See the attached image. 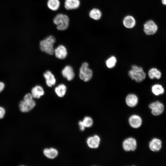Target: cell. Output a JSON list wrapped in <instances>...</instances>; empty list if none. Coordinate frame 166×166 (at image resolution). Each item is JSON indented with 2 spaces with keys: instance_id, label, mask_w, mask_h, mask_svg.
Returning <instances> with one entry per match:
<instances>
[{
  "instance_id": "obj_1",
  "label": "cell",
  "mask_w": 166,
  "mask_h": 166,
  "mask_svg": "<svg viewBox=\"0 0 166 166\" xmlns=\"http://www.w3.org/2000/svg\"><path fill=\"white\" fill-rule=\"evenodd\" d=\"M56 39L53 36H49L40 42L41 50L48 54L52 55L54 54L53 45L56 42Z\"/></svg>"
},
{
  "instance_id": "obj_2",
  "label": "cell",
  "mask_w": 166,
  "mask_h": 166,
  "mask_svg": "<svg viewBox=\"0 0 166 166\" xmlns=\"http://www.w3.org/2000/svg\"><path fill=\"white\" fill-rule=\"evenodd\" d=\"M30 93H28L25 95L23 100L21 101L19 104L20 109L21 112H27L34 107L36 103Z\"/></svg>"
},
{
  "instance_id": "obj_3",
  "label": "cell",
  "mask_w": 166,
  "mask_h": 166,
  "mask_svg": "<svg viewBox=\"0 0 166 166\" xmlns=\"http://www.w3.org/2000/svg\"><path fill=\"white\" fill-rule=\"evenodd\" d=\"M53 22L57 26L58 30L64 31L66 30L69 26V18L66 14H59L54 17Z\"/></svg>"
},
{
  "instance_id": "obj_4",
  "label": "cell",
  "mask_w": 166,
  "mask_h": 166,
  "mask_svg": "<svg viewBox=\"0 0 166 166\" xmlns=\"http://www.w3.org/2000/svg\"><path fill=\"white\" fill-rule=\"evenodd\" d=\"M129 77L133 80L137 82H141L146 77V74L143 68L136 65L132 66V69L128 73Z\"/></svg>"
},
{
  "instance_id": "obj_5",
  "label": "cell",
  "mask_w": 166,
  "mask_h": 166,
  "mask_svg": "<svg viewBox=\"0 0 166 166\" xmlns=\"http://www.w3.org/2000/svg\"><path fill=\"white\" fill-rule=\"evenodd\" d=\"M86 62L83 63L79 69V77L80 79L85 82L89 81L93 76L92 70L89 67Z\"/></svg>"
},
{
  "instance_id": "obj_6",
  "label": "cell",
  "mask_w": 166,
  "mask_h": 166,
  "mask_svg": "<svg viewBox=\"0 0 166 166\" xmlns=\"http://www.w3.org/2000/svg\"><path fill=\"white\" fill-rule=\"evenodd\" d=\"M158 26L152 20L147 21L144 25V31L147 35H152L155 34L158 30Z\"/></svg>"
},
{
  "instance_id": "obj_7",
  "label": "cell",
  "mask_w": 166,
  "mask_h": 166,
  "mask_svg": "<svg viewBox=\"0 0 166 166\" xmlns=\"http://www.w3.org/2000/svg\"><path fill=\"white\" fill-rule=\"evenodd\" d=\"M137 143L136 140L132 137L125 139L123 143V147L126 151H134L136 148Z\"/></svg>"
},
{
  "instance_id": "obj_8",
  "label": "cell",
  "mask_w": 166,
  "mask_h": 166,
  "mask_svg": "<svg viewBox=\"0 0 166 166\" xmlns=\"http://www.w3.org/2000/svg\"><path fill=\"white\" fill-rule=\"evenodd\" d=\"M152 109V113L154 115L157 116L163 112L164 107L163 105L159 101H156L150 104L149 106Z\"/></svg>"
},
{
  "instance_id": "obj_9",
  "label": "cell",
  "mask_w": 166,
  "mask_h": 166,
  "mask_svg": "<svg viewBox=\"0 0 166 166\" xmlns=\"http://www.w3.org/2000/svg\"><path fill=\"white\" fill-rule=\"evenodd\" d=\"M54 53L57 58L60 59H64L66 57L68 52L65 47L61 45L54 49Z\"/></svg>"
},
{
  "instance_id": "obj_10",
  "label": "cell",
  "mask_w": 166,
  "mask_h": 166,
  "mask_svg": "<svg viewBox=\"0 0 166 166\" xmlns=\"http://www.w3.org/2000/svg\"><path fill=\"white\" fill-rule=\"evenodd\" d=\"M63 77L69 81L72 80L75 76L73 68L70 65L66 66L61 71Z\"/></svg>"
},
{
  "instance_id": "obj_11",
  "label": "cell",
  "mask_w": 166,
  "mask_h": 166,
  "mask_svg": "<svg viewBox=\"0 0 166 166\" xmlns=\"http://www.w3.org/2000/svg\"><path fill=\"white\" fill-rule=\"evenodd\" d=\"M43 76L45 79L46 85L49 87L54 86L56 83V79L54 75L49 70H47L43 74Z\"/></svg>"
},
{
  "instance_id": "obj_12",
  "label": "cell",
  "mask_w": 166,
  "mask_h": 166,
  "mask_svg": "<svg viewBox=\"0 0 166 166\" xmlns=\"http://www.w3.org/2000/svg\"><path fill=\"white\" fill-rule=\"evenodd\" d=\"M100 142V137L97 135L89 137L87 140V143L91 148H96L99 146Z\"/></svg>"
},
{
  "instance_id": "obj_13",
  "label": "cell",
  "mask_w": 166,
  "mask_h": 166,
  "mask_svg": "<svg viewBox=\"0 0 166 166\" xmlns=\"http://www.w3.org/2000/svg\"><path fill=\"white\" fill-rule=\"evenodd\" d=\"M129 122L132 127L134 128H137L141 126L142 121L140 116L133 115L129 117Z\"/></svg>"
},
{
  "instance_id": "obj_14",
  "label": "cell",
  "mask_w": 166,
  "mask_h": 166,
  "mask_svg": "<svg viewBox=\"0 0 166 166\" xmlns=\"http://www.w3.org/2000/svg\"><path fill=\"white\" fill-rule=\"evenodd\" d=\"M79 0H65L64 2L65 8L67 10H72L78 8L80 6Z\"/></svg>"
},
{
  "instance_id": "obj_15",
  "label": "cell",
  "mask_w": 166,
  "mask_h": 166,
  "mask_svg": "<svg viewBox=\"0 0 166 166\" xmlns=\"http://www.w3.org/2000/svg\"><path fill=\"white\" fill-rule=\"evenodd\" d=\"M34 98L39 99L44 94V91L42 86L37 85L31 89V93Z\"/></svg>"
},
{
  "instance_id": "obj_16",
  "label": "cell",
  "mask_w": 166,
  "mask_h": 166,
  "mask_svg": "<svg viewBox=\"0 0 166 166\" xmlns=\"http://www.w3.org/2000/svg\"><path fill=\"white\" fill-rule=\"evenodd\" d=\"M124 26L127 28H133L135 25L136 22L134 18L131 15L125 16L123 21Z\"/></svg>"
},
{
  "instance_id": "obj_17",
  "label": "cell",
  "mask_w": 166,
  "mask_h": 166,
  "mask_svg": "<svg viewBox=\"0 0 166 166\" xmlns=\"http://www.w3.org/2000/svg\"><path fill=\"white\" fill-rule=\"evenodd\" d=\"M126 102L127 105L130 107H134L138 102L137 97L135 94H130L128 95L126 98Z\"/></svg>"
},
{
  "instance_id": "obj_18",
  "label": "cell",
  "mask_w": 166,
  "mask_h": 166,
  "mask_svg": "<svg viewBox=\"0 0 166 166\" xmlns=\"http://www.w3.org/2000/svg\"><path fill=\"white\" fill-rule=\"evenodd\" d=\"M43 152L46 157L50 159L55 158L58 154L57 150L53 148H45Z\"/></svg>"
},
{
  "instance_id": "obj_19",
  "label": "cell",
  "mask_w": 166,
  "mask_h": 166,
  "mask_svg": "<svg viewBox=\"0 0 166 166\" xmlns=\"http://www.w3.org/2000/svg\"><path fill=\"white\" fill-rule=\"evenodd\" d=\"M161 147V141L155 138L152 139L149 144V148L153 151H157L159 150Z\"/></svg>"
},
{
  "instance_id": "obj_20",
  "label": "cell",
  "mask_w": 166,
  "mask_h": 166,
  "mask_svg": "<svg viewBox=\"0 0 166 166\" xmlns=\"http://www.w3.org/2000/svg\"><path fill=\"white\" fill-rule=\"evenodd\" d=\"M67 90L66 85L63 84L59 85L54 89L57 95L59 97H63L65 95Z\"/></svg>"
},
{
  "instance_id": "obj_21",
  "label": "cell",
  "mask_w": 166,
  "mask_h": 166,
  "mask_svg": "<svg viewBox=\"0 0 166 166\" xmlns=\"http://www.w3.org/2000/svg\"><path fill=\"white\" fill-rule=\"evenodd\" d=\"M60 2L59 0H48L47 6L50 10L55 11L59 8Z\"/></svg>"
},
{
  "instance_id": "obj_22",
  "label": "cell",
  "mask_w": 166,
  "mask_h": 166,
  "mask_svg": "<svg viewBox=\"0 0 166 166\" xmlns=\"http://www.w3.org/2000/svg\"><path fill=\"white\" fill-rule=\"evenodd\" d=\"M89 15L91 18L94 20H98L101 18L102 13L101 11L98 9L94 8L90 11Z\"/></svg>"
},
{
  "instance_id": "obj_23",
  "label": "cell",
  "mask_w": 166,
  "mask_h": 166,
  "mask_svg": "<svg viewBox=\"0 0 166 166\" xmlns=\"http://www.w3.org/2000/svg\"><path fill=\"white\" fill-rule=\"evenodd\" d=\"M148 75L149 78L151 79L154 78L159 79L161 77V73L156 68H152L149 70Z\"/></svg>"
},
{
  "instance_id": "obj_24",
  "label": "cell",
  "mask_w": 166,
  "mask_h": 166,
  "mask_svg": "<svg viewBox=\"0 0 166 166\" xmlns=\"http://www.w3.org/2000/svg\"><path fill=\"white\" fill-rule=\"evenodd\" d=\"M152 91L154 95H159L164 93V89L161 85L157 84L154 85L152 87Z\"/></svg>"
},
{
  "instance_id": "obj_25",
  "label": "cell",
  "mask_w": 166,
  "mask_h": 166,
  "mask_svg": "<svg viewBox=\"0 0 166 166\" xmlns=\"http://www.w3.org/2000/svg\"><path fill=\"white\" fill-rule=\"evenodd\" d=\"M116 62V58L114 56H112L106 60V63L108 68H112L115 65Z\"/></svg>"
},
{
  "instance_id": "obj_26",
  "label": "cell",
  "mask_w": 166,
  "mask_h": 166,
  "mask_svg": "<svg viewBox=\"0 0 166 166\" xmlns=\"http://www.w3.org/2000/svg\"><path fill=\"white\" fill-rule=\"evenodd\" d=\"M82 122L85 127L87 128L91 127L93 123V119L89 117H85Z\"/></svg>"
},
{
  "instance_id": "obj_27",
  "label": "cell",
  "mask_w": 166,
  "mask_h": 166,
  "mask_svg": "<svg viewBox=\"0 0 166 166\" xmlns=\"http://www.w3.org/2000/svg\"><path fill=\"white\" fill-rule=\"evenodd\" d=\"M5 110L3 107L0 106V119H2L5 114Z\"/></svg>"
},
{
  "instance_id": "obj_28",
  "label": "cell",
  "mask_w": 166,
  "mask_h": 166,
  "mask_svg": "<svg viewBox=\"0 0 166 166\" xmlns=\"http://www.w3.org/2000/svg\"><path fill=\"white\" fill-rule=\"evenodd\" d=\"M78 124L80 129L82 131H84L85 130V127L82 121H80L78 122Z\"/></svg>"
},
{
  "instance_id": "obj_29",
  "label": "cell",
  "mask_w": 166,
  "mask_h": 166,
  "mask_svg": "<svg viewBox=\"0 0 166 166\" xmlns=\"http://www.w3.org/2000/svg\"><path fill=\"white\" fill-rule=\"evenodd\" d=\"M5 87V84L2 81H0V93L1 92Z\"/></svg>"
},
{
  "instance_id": "obj_30",
  "label": "cell",
  "mask_w": 166,
  "mask_h": 166,
  "mask_svg": "<svg viewBox=\"0 0 166 166\" xmlns=\"http://www.w3.org/2000/svg\"><path fill=\"white\" fill-rule=\"evenodd\" d=\"M161 2L163 5L166 6V0H161Z\"/></svg>"
}]
</instances>
